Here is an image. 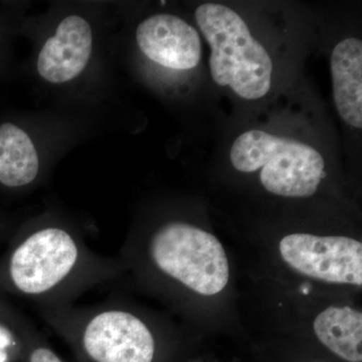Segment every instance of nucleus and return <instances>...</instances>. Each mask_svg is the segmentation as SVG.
Listing matches in <instances>:
<instances>
[{
	"label": "nucleus",
	"instance_id": "ddd939ff",
	"mask_svg": "<svg viewBox=\"0 0 362 362\" xmlns=\"http://www.w3.org/2000/svg\"><path fill=\"white\" fill-rule=\"evenodd\" d=\"M9 343H11L9 334H7L6 331L0 329V362L6 361L7 356L6 351H4V349L8 346Z\"/></svg>",
	"mask_w": 362,
	"mask_h": 362
},
{
	"label": "nucleus",
	"instance_id": "0eeeda50",
	"mask_svg": "<svg viewBox=\"0 0 362 362\" xmlns=\"http://www.w3.org/2000/svg\"><path fill=\"white\" fill-rule=\"evenodd\" d=\"M136 40L147 58L168 69L190 70L201 61L199 33L173 14H156L143 21L136 32Z\"/></svg>",
	"mask_w": 362,
	"mask_h": 362
},
{
	"label": "nucleus",
	"instance_id": "f257e3e1",
	"mask_svg": "<svg viewBox=\"0 0 362 362\" xmlns=\"http://www.w3.org/2000/svg\"><path fill=\"white\" fill-rule=\"evenodd\" d=\"M119 271L117 259L96 254L75 233L52 225L26 233L6 266L11 287L39 307L71 305L82 293L116 278Z\"/></svg>",
	"mask_w": 362,
	"mask_h": 362
},
{
	"label": "nucleus",
	"instance_id": "f8f14e48",
	"mask_svg": "<svg viewBox=\"0 0 362 362\" xmlns=\"http://www.w3.org/2000/svg\"><path fill=\"white\" fill-rule=\"evenodd\" d=\"M26 362H65L42 338L33 332Z\"/></svg>",
	"mask_w": 362,
	"mask_h": 362
},
{
	"label": "nucleus",
	"instance_id": "7ed1b4c3",
	"mask_svg": "<svg viewBox=\"0 0 362 362\" xmlns=\"http://www.w3.org/2000/svg\"><path fill=\"white\" fill-rule=\"evenodd\" d=\"M197 25L211 47V77L216 84L247 100L266 96L273 64L242 18L223 4H206L195 11Z\"/></svg>",
	"mask_w": 362,
	"mask_h": 362
},
{
	"label": "nucleus",
	"instance_id": "20e7f679",
	"mask_svg": "<svg viewBox=\"0 0 362 362\" xmlns=\"http://www.w3.org/2000/svg\"><path fill=\"white\" fill-rule=\"evenodd\" d=\"M230 157L240 173L262 168V185L280 197H311L324 176L325 163L315 148L265 131L243 133L233 142Z\"/></svg>",
	"mask_w": 362,
	"mask_h": 362
},
{
	"label": "nucleus",
	"instance_id": "6e6552de",
	"mask_svg": "<svg viewBox=\"0 0 362 362\" xmlns=\"http://www.w3.org/2000/svg\"><path fill=\"white\" fill-rule=\"evenodd\" d=\"M92 44V30L88 21L81 16H68L40 52L37 71L40 77L52 84L78 77L89 62Z\"/></svg>",
	"mask_w": 362,
	"mask_h": 362
},
{
	"label": "nucleus",
	"instance_id": "9d476101",
	"mask_svg": "<svg viewBox=\"0 0 362 362\" xmlns=\"http://www.w3.org/2000/svg\"><path fill=\"white\" fill-rule=\"evenodd\" d=\"M37 150L25 131L11 123L0 126V183L21 187L39 175Z\"/></svg>",
	"mask_w": 362,
	"mask_h": 362
},
{
	"label": "nucleus",
	"instance_id": "9b49d317",
	"mask_svg": "<svg viewBox=\"0 0 362 362\" xmlns=\"http://www.w3.org/2000/svg\"><path fill=\"white\" fill-rule=\"evenodd\" d=\"M314 330L318 339L338 356L349 362H361V312L331 306L317 316Z\"/></svg>",
	"mask_w": 362,
	"mask_h": 362
},
{
	"label": "nucleus",
	"instance_id": "39448f33",
	"mask_svg": "<svg viewBox=\"0 0 362 362\" xmlns=\"http://www.w3.org/2000/svg\"><path fill=\"white\" fill-rule=\"evenodd\" d=\"M147 259L166 278L206 296L225 289L230 268L225 250L211 233L182 221L163 223L152 233Z\"/></svg>",
	"mask_w": 362,
	"mask_h": 362
},
{
	"label": "nucleus",
	"instance_id": "1a4fd4ad",
	"mask_svg": "<svg viewBox=\"0 0 362 362\" xmlns=\"http://www.w3.org/2000/svg\"><path fill=\"white\" fill-rule=\"evenodd\" d=\"M333 98L338 113L351 127H362V42H340L331 54Z\"/></svg>",
	"mask_w": 362,
	"mask_h": 362
},
{
	"label": "nucleus",
	"instance_id": "423d86ee",
	"mask_svg": "<svg viewBox=\"0 0 362 362\" xmlns=\"http://www.w3.org/2000/svg\"><path fill=\"white\" fill-rule=\"evenodd\" d=\"M280 252L288 265L309 277L362 285V245L358 240L293 233L281 240Z\"/></svg>",
	"mask_w": 362,
	"mask_h": 362
},
{
	"label": "nucleus",
	"instance_id": "f03ea898",
	"mask_svg": "<svg viewBox=\"0 0 362 362\" xmlns=\"http://www.w3.org/2000/svg\"><path fill=\"white\" fill-rule=\"evenodd\" d=\"M45 322L81 362H153L156 340L146 322L117 302L40 307Z\"/></svg>",
	"mask_w": 362,
	"mask_h": 362
}]
</instances>
